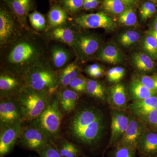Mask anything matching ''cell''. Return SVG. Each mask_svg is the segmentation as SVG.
I'll return each mask as SVG.
<instances>
[{"instance_id":"obj_1","label":"cell","mask_w":157,"mask_h":157,"mask_svg":"<svg viewBox=\"0 0 157 157\" xmlns=\"http://www.w3.org/2000/svg\"><path fill=\"white\" fill-rule=\"evenodd\" d=\"M105 130L102 110L94 104L78 101L74 111L64 116L61 135L82 149L93 151L100 146Z\"/></svg>"},{"instance_id":"obj_2","label":"cell","mask_w":157,"mask_h":157,"mask_svg":"<svg viewBox=\"0 0 157 157\" xmlns=\"http://www.w3.org/2000/svg\"><path fill=\"white\" fill-rule=\"evenodd\" d=\"M1 49V69L21 76L48 59L47 39L32 29Z\"/></svg>"},{"instance_id":"obj_3","label":"cell","mask_w":157,"mask_h":157,"mask_svg":"<svg viewBox=\"0 0 157 157\" xmlns=\"http://www.w3.org/2000/svg\"><path fill=\"white\" fill-rule=\"evenodd\" d=\"M59 71L53 70L48 59L31 68L21 76L26 86L52 95L59 89Z\"/></svg>"},{"instance_id":"obj_4","label":"cell","mask_w":157,"mask_h":157,"mask_svg":"<svg viewBox=\"0 0 157 157\" xmlns=\"http://www.w3.org/2000/svg\"><path fill=\"white\" fill-rule=\"evenodd\" d=\"M63 117L59 109L57 98L55 93L49 97L43 112L33 121L43 131L49 143L54 144L62 136L61 126Z\"/></svg>"},{"instance_id":"obj_5","label":"cell","mask_w":157,"mask_h":157,"mask_svg":"<svg viewBox=\"0 0 157 157\" xmlns=\"http://www.w3.org/2000/svg\"><path fill=\"white\" fill-rule=\"evenodd\" d=\"M51 95L25 86L17 98L21 107L24 122H29L39 117L45 109Z\"/></svg>"},{"instance_id":"obj_6","label":"cell","mask_w":157,"mask_h":157,"mask_svg":"<svg viewBox=\"0 0 157 157\" xmlns=\"http://www.w3.org/2000/svg\"><path fill=\"white\" fill-rule=\"evenodd\" d=\"M48 143L46 135L33 121L23 123L17 141L18 146L26 150L37 153Z\"/></svg>"},{"instance_id":"obj_7","label":"cell","mask_w":157,"mask_h":157,"mask_svg":"<svg viewBox=\"0 0 157 157\" xmlns=\"http://www.w3.org/2000/svg\"><path fill=\"white\" fill-rule=\"evenodd\" d=\"M26 30L10 11L0 9V46L5 47L17 39Z\"/></svg>"},{"instance_id":"obj_8","label":"cell","mask_w":157,"mask_h":157,"mask_svg":"<svg viewBox=\"0 0 157 157\" xmlns=\"http://www.w3.org/2000/svg\"><path fill=\"white\" fill-rule=\"evenodd\" d=\"M101 45V39L98 36L89 33H78L73 47L77 58L86 62L98 52Z\"/></svg>"},{"instance_id":"obj_9","label":"cell","mask_w":157,"mask_h":157,"mask_svg":"<svg viewBox=\"0 0 157 157\" xmlns=\"http://www.w3.org/2000/svg\"><path fill=\"white\" fill-rule=\"evenodd\" d=\"M24 122L17 97L0 99V126Z\"/></svg>"},{"instance_id":"obj_10","label":"cell","mask_w":157,"mask_h":157,"mask_svg":"<svg viewBox=\"0 0 157 157\" xmlns=\"http://www.w3.org/2000/svg\"><path fill=\"white\" fill-rule=\"evenodd\" d=\"M25 86V82L21 75L1 69L0 99L17 97Z\"/></svg>"},{"instance_id":"obj_11","label":"cell","mask_w":157,"mask_h":157,"mask_svg":"<svg viewBox=\"0 0 157 157\" xmlns=\"http://www.w3.org/2000/svg\"><path fill=\"white\" fill-rule=\"evenodd\" d=\"M74 24L82 29H103L112 30L115 28V23L109 15L103 12L85 14L75 18Z\"/></svg>"},{"instance_id":"obj_12","label":"cell","mask_w":157,"mask_h":157,"mask_svg":"<svg viewBox=\"0 0 157 157\" xmlns=\"http://www.w3.org/2000/svg\"><path fill=\"white\" fill-rule=\"evenodd\" d=\"M147 128L144 122L139 118L132 113L130 114L128 128L117 144L127 146L137 151L138 142Z\"/></svg>"},{"instance_id":"obj_13","label":"cell","mask_w":157,"mask_h":157,"mask_svg":"<svg viewBox=\"0 0 157 157\" xmlns=\"http://www.w3.org/2000/svg\"><path fill=\"white\" fill-rule=\"evenodd\" d=\"M23 123L0 126V157L10 153L17 143Z\"/></svg>"},{"instance_id":"obj_14","label":"cell","mask_w":157,"mask_h":157,"mask_svg":"<svg viewBox=\"0 0 157 157\" xmlns=\"http://www.w3.org/2000/svg\"><path fill=\"white\" fill-rule=\"evenodd\" d=\"M111 135L107 147H115L128 126L130 114L125 111L112 109L111 111Z\"/></svg>"},{"instance_id":"obj_15","label":"cell","mask_w":157,"mask_h":157,"mask_svg":"<svg viewBox=\"0 0 157 157\" xmlns=\"http://www.w3.org/2000/svg\"><path fill=\"white\" fill-rule=\"evenodd\" d=\"M23 28L31 30L27 22L30 11L33 9V0H2Z\"/></svg>"},{"instance_id":"obj_16","label":"cell","mask_w":157,"mask_h":157,"mask_svg":"<svg viewBox=\"0 0 157 157\" xmlns=\"http://www.w3.org/2000/svg\"><path fill=\"white\" fill-rule=\"evenodd\" d=\"M59 109L64 116L74 111L81 95L67 87L59 88L56 92Z\"/></svg>"},{"instance_id":"obj_17","label":"cell","mask_w":157,"mask_h":157,"mask_svg":"<svg viewBox=\"0 0 157 157\" xmlns=\"http://www.w3.org/2000/svg\"><path fill=\"white\" fill-rule=\"evenodd\" d=\"M67 23L64 25L48 29L45 32L46 39L61 42L73 47L78 33Z\"/></svg>"},{"instance_id":"obj_18","label":"cell","mask_w":157,"mask_h":157,"mask_svg":"<svg viewBox=\"0 0 157 157\" xmlns=\"http://www.w3.org/2000/svg\"><path fill=\"white\" fill-rule=\"evenodd\" d=\"M137 151L141 157H157V131L147 128L138 142Z\"/></svg>"},{"instance_id":"obj_19","label":"cell","mask_w":157,"mask_h":157,"mask_svg":"<svg viewBox=\"0 0 157 157\" xmlns=\"http://www.w3.org/2000/svg\"><path fill=\"white\" fill-rule=\"evenodd\" d=\"M107 100L112 109L125 111L127 107V95L125 87L122 83H116L109 89Z\"/></svg>"},{"instance_id":"obj_20","label":"cell","mask_w":157,"mask_h":157,"mask_svg":"<svg viewBox=\"0 0 157 157\" xmlns=\"http://www.w3.org/2000/svg\"><path fill=\"white\" fill-rule=\"evenodd\" d=\"M71 58V52L68 49L60 45H54L51 49L49 60L54 70L60 71L69 64Z\"/></svg>"},{"instance_id":"obj_21","label":"cell","mask_w":157,"mask_h":157,"mask_svg":"<svg viewBox=\"0 0 157 157\" xmlns=\"http://www.w3.org/2000/svg\"><path fill=\"white\" fill-rule=\"evenodd\" d=\"M131 113L139 117L157 109V95L141 101L132 102L128 106Z\"/></svg>"},{"instance_id":"obj_22","label":"cell","mask_w":157,"mask_h":157,"mask_svg":"<svg viewBox=\"0 0 157 157\" xmlns=\"http://www.w3.org/2000/svg\"><path fill=\"white\" fill-rule=\"evenodd\" d=\"M156 95L157 93L149 89L137 78L134 79L129 86V98L132 102L141 101Z\"/></svg>"},{"instance_id":"obj_23","label":"cell","mask_w":157,"mask_h":157,"mask_svg":"<svg viewBox=\"0 0 157 157\" xmlns=\"http://www.w3.org/2000/svg\"><path fill=\"white\" fill-rule=\"evenodd\" d=\"M97 58L102 62L111 64L121 63L123 61L121 52L115 45H109L98 51Z\"/></svg>"},{"instance_id":"obj_24","label":"cell","mask_w":157,"mask_h":157,"mask_svg":"<svg viewBox=\"0 0 157 157\" xmlns=\"http://www.w3.org/2000/svg\"><path fill=\"white\" fill-rule=\"evenodd\" d=\"M62 157H79L84 154L78 145L61 136L54 144Z\"/></svg>"},{"instance_id":"obj_25","label":"cell","mask_w":157,"mask_h":157,"mask_svg":"<svg viewBox=\"0 0 157 157\" xmlns=\"http://www.w3.org/2000/svg\"><path fill=\"white\" fill-rule=\"evenodd\" d=\"M68 13L61 6H52L48 14V29L53 28L67 23Z\"/></svg>"},{"instance_id":"obj_26","label":"cell","mask_w":157,"mask_h":157,"mask_svg":"<svg viewBox=\"0 0 157 157\" xmlns=\"http://www.w3.org/2000/svg\"><path fill=\"white\" fill-rule=\"evenodd\" d=\"M81 73V69L76 62L69 63L59 71V88L67 87L70 82Z\"/></svg>"},{"instance_id":"obj_27","label":"cell","mask_w":157,"mask_h":157,"mask_svg":"<svg viewBox=\"0 0 157 157\" xmlns=\"http://www.w3.org/2000/svg\"><path fill=\"white\" fill-rule=\"evenodd\" d=\"M86 94L96 101L104 102L107 101V91L102 82L94 79L87 78Z\"/></svg>"},{"instance_id":"obj_28","label":"cell","mask_w":157,"mask_h":157,"mask_svg":"<svg viewBox=\"0 0 157 157\" xmlns=\"http://www.w3.org/2000/svg\"><path fill=\"white\" fill-rule=\"evenodd\" d=\"M132 61L135 68L140 72H151L154 68V63L151 59L142 52L134 54L132 56Z\"/></svg>"},{"instance_id":"obj_29","label":"cell","mask_w":157,"mask_h":157,"mask_svg":"<svg viewBox=\"0 0 157 157\" xmlns=\"http://www.w3.org/2000/svg\"><path fill=\"white\" fill-rule=\"evenodd\" d=\"M28 18L31 25L35 31L46 32L48 29L46 19L44 15L39 11H34L29 14Z\"/></svg>"},{"instance_id":"obj_30","label":"cell","mask_w":157,"mask_h":157,"mask_svg":"<svg viewBox=\"0 0 157 157\" xmlns=\"http://www.w3.org/2000/svg\"><path fill=\"white\" fill-rule=\"evenodd\" d=\"M102 6L105 11L113 14H120L125 9L121 0H104Z\"/></svg>"},{"instance_id":"obj_31","label":"cell","mask_w":157,"mask_h":157,"mask_svg":"<svg viewBox=\"0 0 157 157\" xmlns=\"http://www.w3.org/2000/svg\"><path fill=\"white\" fill-rule=\"evenodd\" d=\"M119 21L121 24L127 26L134 25L137 23V16L133 9L127 8L120 14Z\"/></svg>"},{"instance_id":"obj_32","label":"cell","mask_w":157,"mask_h":157,"mask_svg":"<svg viewBox=\"0 0 157 157\" xmlns=\"http://www.w3.org/2000/svg\"><path fill=\"white\" fill-rule=\"evenodd\" d=\"M87 78L80 73L77 77L73 79L68 87L78 93L79 94H86Z\"/></svg>"},{"instance_id":"obj_33","label":"cell","mask_w":157,"mask_h":157,"mask_svg":"<svg viewBox=\"0 0 157 157\" xmlns=\"http://www.w3.org/2000/svg\"><path fill=\"white\" fill-rule=\"evenodd\" d=\"M140 39L139 33L135 31L130 30L122 34L119 40L123 46L128 47L137 42Z\"/></svg>"},{"instance_id":"obj_34","label":"cell","mask_w":157,"mask_h":157,"mask_svg":"<svg viewBox=\"0 0 157 157\" xmlns=\"http://www.w3.org/2000/svg\"><path fill=\"white\" fill-rule=\"evenodd\" d=\"M62 8L68 13L76 14L83 8V0H61Z\"/></svg>"},{"instance_id":"obj_35","label":"cell","mask_w":157,"mask_h":157,"mask_svg":"<svg viewBox=\"0 0 157 157\" xmlns=\"http://www.w3.org/2000/svg\"><path fill=\"white\" fill-rule=\"evenodd\" d=\"M111 153L110 157H136L137 151L124 146L117 144Z\"/></svg>"},{"instance_id":"obj_36","label":"cell","mask_w":157,"mask_h":157,"mask_svg":"<svg viewBox=\"0 0 157 157\" xmlns=\"http://www.w3.org/2000/svg\"><path fill=\"white\" fill-rule=\"evenodd\" d=\"M125 74V70L121 67L111 68L107 73L108 81L112 83H117L122 79Z\"/></svg>"},{"instance_id":"obj_37","label":"cell","mask_w":157,"mask_h":157,"mask_svg":"<svg viewBox=\"0 0 157 157\" xmlns=\"http://www.w3.org/2000/svg\"><path fill=\"white\" fill-rule=\"evenodd\" d=\"M137 117L144 122L149 128L157 131V109Z\"/></svg>"},{"instance_id":"obj_38","label":"cell","mask_w":157,"mask_h":157,"mask_svg":"<svg viewBox=\"0 0 157 157\" xmlns=\"http://www.w3.org/2000/svg\"><path fill=\"white\" fill-rule=\"evenodd\" d=\"M137 78L149 89L157 93V75H141Z\"/></svg>"},{"instance_id":"obj_39","label":"cell","mask_w":157,"mask_h":157,"mask_svg":"<svg viewBox=\"0 0 157 157\" xmlns=\"http://www.w3.org/2000/svg\"><path fill=\"white\" fill-rule=\"evenodd\" d=\"M40 157H62L54 144L48 143L37 152Z\"/></svg>"},{"instance_id":"obj_40","label":"cell","mask_w":157,"mask_h":157,"mask_svg":"<svg viewBox=\"0 0 157 157\" xmlns=\"http://www.w3.org/2000/svg\"><path fill=\"white\" fill-rule=\"evenodd\" d=\"M155 6L153 3L146 2L144 3L140 9V15L142 20H146L155 14Z\"/></svg>"},{"instance_id":"obj_41","label":"cell","mask_w":157,"mask_h":157,"mask_svg":"<svg viewBox=\"0 0 157 157\" xmlns=\"http://www.w3.org/2000/svg\"><path fill=\"white\" fill-rule=\"evenodd\" d=\"M144 48L146 52L151 55L157 53V40L152 36H148L145 38L144 42Z\"/></svg>"},{"instance_id":"obj_42","label":"cell","mask_w":157,"mask_h":157,"mask_svg":"<svg viewBox=\"0 0 157 157\" xmlns=\"http://www.w3.org/2000/svg\"><path fill=\"white\" fill-rule=\"evenodd\" d=\"M100 0H83L82 9L85 10H90L95 9L99 5Z\"/></svg>"},{"instance_id":"obj_43","label":"cell","mask_w":157,"mask_h":157,"mask_svg":"<svg viewBox=\"0 0 157 157\" xmlns=\"http://www.w3.org/2000/svg\"><path fill=\"white\" fill-rule=\"evenodd\" d=\"M102 70H103V69L101 65L98 64H93L87 66L85 70V71L87 75L90 76L94 73Z\"/></svg>"},{"instance_id":"obj_44","label":"cell","mask_w":157,"mask_h":157,"mask_svg":"<svg viewBox=\"0 0 157 157\" xmlns=\"http://www.w3.org/2000/svg\"><path fill=\"white\" fill-rule=\"evenodd\" d=\"M125 6H131L136 2L137 0H121Z\"/></svg>"},{"instance_id":"obj_45","label":"cell","mask_w":157,"mask_h":157,"mask_svg":"<svg viewBox=\"0 0 157 157\" xmlns=\"http://www.w3.org/2000/svg\"><path fill=\"white\" fill-rule=\"evenodd\" d=\"M151 36L154 37L157 40V21H156L155 23L154 27L153 30L152 31L151 33Z\"/></svg>"},{"instance_id":"obj_46","label":"cell","mask_w":157,"mask_h":157,"mask_svg":"<svg viewBox=\"0 0 157 157\" xmlns=\"http://www.w3.org/2000/svg\"><path fill=\"white\" fill-rule=\"evenodd\" d=\"M82 157H90L89 156H88L86 155H85L84 154L83 155H82Z\"/></svg>"},{"instance_id":"obj_47","label":"cell","mask_w":157,"mask_h":157,"mask_svg":"<svg viewBox=\"0 0 157 157\" xmlns=\"http://www.w3.org/2000/svg\"><path fill=\"white\" fill-rule=\"evenodd\" d=\"M151 1H152L153 2H157V0H151Z\"/></svg>"},{"instance_id":"obj_48","label":"cell","mask_w":157,"mask_h":157,"mask_svg":"<svg viewBox=\"0 0 157 157\" xmlns=\"http://www.w3.org/2000/svg\"><path fill=\"white\" fill-rule=\"evenodd\" d=\"M156 21H157V17H156Z\"/></svg>"}]
</instances>
